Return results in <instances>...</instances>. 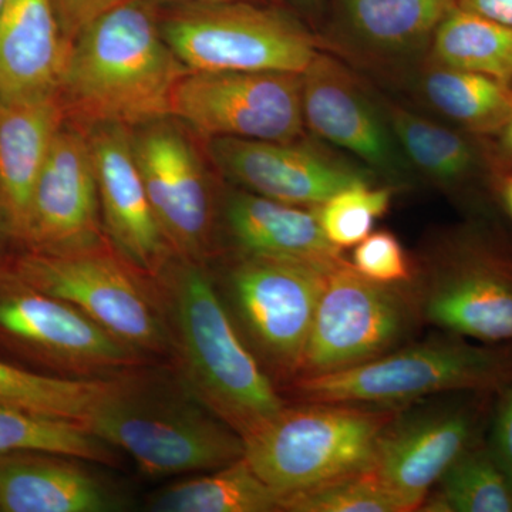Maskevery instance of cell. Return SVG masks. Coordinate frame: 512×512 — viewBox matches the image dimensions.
Here are the masks:
<instances>
[{
	"mask_svg": "<svg viewBox=\"0 0 512 512\" xmlns=\"http://www.w3.org/2000/svg\"><path fill=\"white\" fill-rule=\"evenodd\" d=\"M190 70L158 26L151 3L101 13L70 46L57 96L69 123L137 128L170 117L174 87Z\"/></svg>",
	"mask_w": 512,
	"mask_h": 512,
	"instance_id": "1",
	"label": "cell"
},
{
	"mask_svg": "<svg viewBox=\"0 0 512 512\" xmlns=\"http://www.w3.org/2000/svg\"><path fill=\"white\" fill-rule=\"evenodd\" d=\"M147 476L212 471L244 457V440L192 393L114 380L84 424Z\"/></svg>",
	"mask_w": 512,
	"mask_h": 512,
	"instance_id": "2",
	"label": "cell"
},
{
	"mask_svg": "<svg viewBox=\"0 0 512 512\" xmlns=\"http://www.w3.org/2000/svg\"><path fill=\"white\" fill-rule=\"evenodd\" d=\"M175 326L192 393L239 436L285 406L239 336L211 279L188 262L171 281Z\"/></svg>",
	"mask_w": 512,
	"mask_h": 512,
	"instance_id": "3",
	"label": "cell"
},
{
	"mask_svg": "<svg viewBox=\"0 0 512 512\" xmlns=\"http://www.w3.org/2000/svg\"><path fill=\"white\" fill-rule=\"evenodd\" d=\"M393 407L305 402L284 406L244 440V458L282 500L370 466ZM282 505V504H281Z\"/></svg>",
	"mask_w": 512,
	"mask_h": 512,
	"instance_id": "4",
	"label": "cell"
},
{
	"mask_svg": "<svg viewBox=\"0 0 512 512\" xmlns=\"http://www.w3.org/2000/svg\"><path fill=\"white\" fill-rule=\"evenodd\" d=\"M512 379V349L461 336L393 350L369 362L296 377L305 402L393 407L443 393L500 392Z\"/></svg>",
	"mask_w": 512,
	"mask_h": 512,
	"instance_id": "5",
	"label": "cell"
},
{
	"mask_svg": "<svg viewBox=\"0 0 512 512\" xmlns=\"http://www.w3.org/2000/svg\"><path fill=\"white\" fill-rule=\"evenodd\" d=\"M161 32L192 72L302 74L319 52V40L293 16L249 0L188 3Z\"/></svg>",
	"mask_w": 512,
	"mask_h": 512,
	"instance_id": "6",
	"label": "cell"
},
{
	"mask_svg": "<svg viewBox=\"0 0 512 512\" xmlns=\"http://www.w3.org/2000/svg\"><path fill=\"white\" fill-rule=\"evenodd\" d=\"M416 313L403 285L370 281L343 259L326 279L298 377L348 369L393 352L409 336Z\"/></svg>",
	"mask_w": 512,
	"mask_h": 512,
	"instance_id": "7",
	"label": "cell"
},
{
	"mask_svg": "<svg viewBox=\"0 0 512 512\" xmlns=\"http://www.w3.org/2000/svg\"><path fill=\"white\" fill-rule=\"evenodd\" d=\"M8 271L30 288L76 306L136 352L164 348L156 306L130 269L103 245L60 255L25 251L13 256Z\"/></svg>",
	"mask_w": 512,
	"mask_h": 512,
	"instance_id": "8",
	"label": "cell"
},
{
	"mask_svg": "<svg viewBox=\"0 0 512 512\" xmlns=\"http://www.w3.org/2000/svg\"><path fill=\"white\" fill-rule=\"evenodd\" d=\"M170 119L208 140H301L302 74L190 70L171 94Z\"/></svg>",
	"mask_w": 512,
	"mask_h": 512,
	"instance_id": "9",
	"label": "cell"
},
{
	"mask_svg": "<svg viewBox=\"0 0 512 512\" xmlns=\"http://www.w3.org/2000/svg\"><path fill=\"white\" fill-rule=\"evenodd\" d=\"M332 268L244 255L229 274V295L239 322L256 352L279 375H301L316 308Z\"/></svg>",
	"mask_w": 512,
	"mask_h": 512,
	"instance_id": "10",
	"label": "cell"
},
{
	"mask_svg": "<svg viewBox=\"0 0 512 512\" xmlns=\"http://www.w3.org/2000/svg\"><path fill=\"white\" fill-rule=\"evenodd\" d=\"M0 346L43 365L116 369L133 365L137 352L89 316L0 271Z\"/></svg>",
	"mask_w": 512,
	"mask_h": 512,
	"instance_id": "11",
	"label": "cell"
},
{
	"mask_svg": "<svg viewBox=\"0 0 512 512\" xmlns=\"http://www.w3.org/2000/svg\"><path fill=\"white\" fill-rule=\"evenodd\" d=\"M100 217L89 136L66 121L37 178L20 245L50 255L101 247Z\"/></svg>",
	"mask_w": 512,
	"mask_h": 512,
	"instance_id": "12",
	"label": "cell"
},
{
	"mask_svg": "<svg viewBox=\"0 0 512 512\" xmlns=\"http://www.w3.org/2000/svg\"><path fill=\"white\" fill-rule=\"evenodd\" d=\"M168 119L133 130L134 153L168 244L184 258L200 259L211 244L210 183L197 148Z\"/></svg>",
	"mask_w": 512,
	"mask_h": 512,
	"instance_id": "13",
	"label": "cell"
},
{
	"mask_svg": "<svg viewBox=\"0 0 512 512\" xmlns=\"http://www.w3.org/2000/svg\"><path fill=\"white\" fill-rule=\"evenodd\" d=\"M477 439L478 412L468 403L397 412L380 434L367 470L403 512L420 510L447 468Z\"/></svg>",
	"mask_w": 512,
	"mask_h": 512,
	"instance_id": "14",
	"label": "cell"
},
{
	"mask_svg": "<svg viewBox=\"0 0 512 512\" xmlns=\"http://www.w3.org/2000/svg\"><path fill=\"white\" fill-rule=\"evenodd\" d=\"M421 312L461 338L512 343V258L483 239H467L436 276Z\"/></svg>",
	"mask_w": 512,
	"mask_h": 512,
	"instance_id": "15",
	"label": "cell"
},
{
	"mask_svg": "<svg viewBox=\"0 0 512 512\" xmlns=\"http://www.w3.org/2000/svg\"><path fill=\"white\" fill-rule=\"evenodd\" d=\"M210 154L249 191L298 207L316 208L345 188L372 183L366 170L301 140L211 138Z\"/></svg>",
	"mask_w": 512,
	"mask_h": 512,
	"instance_id": "16",
	"label": "cell"
},
{
	"mask_svg": "<svg viewBox=\"0 0 512 512\" xmlns=\"http://www.w3.org/2000/svg\"><path fill=\"white\" fill-rule=\"evenodd\" d=\"M305 127L370 168L400 175L403 156L376 94L335 57L318 52L302 73Z\"/></svg>",
	"mask_w": 512,
	"mask_h": 512,
	"instance_id": "17",
	"label": "cell"
},
{
	"mask_svg": "<svg viewBox=\"0 0 512 512\" xmlns=\"http://www.w3.org/2000/svg\"><path fill=\"white\" fill-rule=\"evenodd\" d=\"M103 227L120 255L140 271L160 274L173 248L156 217L138 168L133 128H89Z\"/></svg>",
	"mask_w": 512,
	"mask_h": 512,
	"instance_id": "18",
	"label": "cell"
},
{
	"mask_svg": "<svg viewBox=\"0 0 512 512\" xmlns=\"http://www.w3.org/2000/svg\"><path fill=\"white\" fill-rule=\"evenodd\" d=\"M70 46L55 0H8L0 16V100L55 96Z\"/></svg>",
	"mask_w": 512,
	"mask_h": 512,
	"instance_id": "19",
	"label": "cell"
},
{
	"mask_svg": "<svg viewBox=\"0 0 512 512\" xmlns=\"http://www.w3.org/2000/svg\"><path fill=\"white\" fill-rule=\"evenodd\" d=\"M377 101L403 156L421 173L444 187L488 181L497 188L508 167L491 138L444 126L384 97Z\"/></svg>",
	"mask_w": 512,
	"mask_h": 512,
	"instance_id": "20",
	"label": "cell"
},
{
	"mask_svg": "<svg viewBox=\"0 0 512 512\" xmlns=\"http://www.w3.org/2000/svg\"><path fill=\"white\" fill-rule=\"evenodd\" d=\"M116 501L76 458L40 451L0 456V511L101 512Z\"/></svg>",
	"mask_w": 512,
	"mask_h": 512,
	"instance_id": "21",
	"label": "cell"
},
{
	"mask_svg": "<svg viewBox=\"0 0 512 512\" xmlns=\"http://www.w3.org/2000/svg\"><path fill=\"white\" fill-rule=\"evenodd\" d=\"M227 224L244 255L322 266L342 262V249L326 238L316 208L298 207L254 192L229 198Z\"/></svg>",
	"mask_w": 512,
	"mask_h": 512,
	"instance_id": "22",
	"label": "cell"
},
{
	"mask_svg": "<svg viewBox=\"0 0 512 512\" xmlns=\"http://www.w3.org/2000/svg\"><path fill=\"white\" fill-rule=\"evenodd\" d=\"M59 96L0 107V204L20 245L33 190L66 123Z\"/></svg>",
	"mask_w": 512,
	"mask_h": 512,
	"instance_id": "23",
	"label": "cell"
},
{
	"mask_svg": "<svg viewBox=\"0 0 512 512\" xmlns=\"http://www.w3.org/2000/svg\"><path fill=\"white\" fill-rule=\"evenodd\" d=\"M458 0H339L346 30L376 56L410 57L430 49Z\"/></svg>",
	"mask_w": 512,
	"mask_h": 512,
	"instance_id": "24",
	"label": "cell"
},
{
	"mask_svg": "<svg viewBox=\"0 0 512 512\" xmlns=\"http://www.w3.org/2000/svg\"><path fill=\"white\" fill-rule=\"evenodd\" d=\"M420 89L440 116L467 133L497 137L512 120V84L493 77L429 60L421 74Z\"/></svg>",
	"mask_w": 512,
	"mask_h": 512,
	"instance_id": "25",
	"label": "cell"
},
{
	"mask_svg": "<svg viewBox=\"0 0 512 512\" xmlns=\"http://www.w3.org/2000/svg\"><path fill=\"white\" fill-rule=\"evenodd\" d=\"M157 512H274L281 497L252 470L244 457L211 474L181 481L151 498Z\"/></svg>",
	"mask_w": 512,
	"mask_h": 512,
	"instance_id": "26",
	"label": "cell"
},
{
	"mask_svg": "<svg viewBox=\"0 0 512 512\" xmlns=\"http://www.w3.org/2000/svg\"><path fill=\"white\" fill-rule=\"evenodd\" d=\"M429 60L512 84V29L456 6L434 33Z\"/></svg>",
	"mask_w": 512,
	"mask_h": 512,
	"instance_id": "27",
	"label": "cell"
},
{
	"mask_svg": "<svg viewBox=\"0 0 512 512\" xmlns=\"http://www.w3.org/2000/svg\"><path fill=\"white\" fill-rule=\"evenodd\" d=\"M114 380L42 375L0 359V409L86 424Z\"/></svg>",
	"mask_w": 512,
	"mask_h": 512,
	"instance_id": "28",
	"label": "cell"
},
{
	"mask_svg": "<svg viewBox=\"0 0 512 512\" xmlns=\"http://www.w3.org/2000/svg\"><path fill=\"white\" fill-rule=\"evenodd\" d=\"M420 510L512 512V487L485 441L477 439L453 461Z\"/></svg>",
	"mask_w": 512,
	"mask_h": 512,
	"instance_id": "29",
	"label": "cell"
},
{
	"mask_svg": "<svg viewBox=\"0 0 512 512\" xmlns=\"http://www.w3.org/2000/svg\"><path fill=\"white\" fill-rule=\"evenodd\" d=\"M113 447L76 421L0 409V456L40 451L76 460L113 464Z\"/></svg>",
	"mask_w": 512,
	"mask_h": 512,
	"instance_id": "30",
	"label": "cell"
},
{
	"mask_svg": "<svg viewBox=\"0 0 512 512\" xmlns=\"http://www.w3.org/2000/svg\"><path fill=\"white\" fill-rule=\"evenodd\" d=\"M392 198L390 187L356 184L330 197L316 207V212L326 238L335 247H356L372 234L373 225L389 210Z\"/></svg>",
	"mask_w": 512,
	"mask_h": 512,
	"instance_id": "31",
	"label": "cell"
},
{
	"mask_svg": "<svg viewBox=\"0 0 512 512\" xmlns=\"http://www.w3.org/2000/svg\"><path fill=\"white\" fill-rule=\"evenodd\" d=\"M292 512H403L393 495L369 470L338 478L282 500Z\"/></svg>",
	"mask_w": 512,
	"mask_h": 512,
	"instance_id": "32",
	"label": "cell"
},
{
	"mask_svg": "<svg viewBox=\"0 0 512 512\" xmlns=\"http://www.w3.org/2000/svg\"><path fill=\"white\" fill-rule=\"evenodd\" d=\"M352 265L360 275L379 284L403 285L412 279L409 258L392 232L367 235L356 245Z\"/></svg>",
	"mask_w": 512,
	"mask_h": 512,
	"instance_id": "33",
	"label": "cell"
},
{
	"mask_svg": "<svg viewBox=\"0 0 512 512\" xmlns=\"http://www.w3.org/2000/svg\"><path fill=\"white\" fill-rule=\"evenodd\" d=\"M487 446L512 487V379L500 390Z\"/></svg>",
	"mask_w": 512,
	"mask_h": 512,
	"instance_id": "34",
	"label": "cell"
},
{
	"mask_svg": "<svg viewBox=\"0 0 512 512\" xmlns=\"http://www.w3.org/2000/svg\"><path fill=\"white\" fill-rule=\"evenodd\" d=\"M126 0H55L64 36L73 43L92 20Z\"/></svg>",
	"mask_w": 512,
	"mask_h": 512,
	"instance_id": "35",
	"label": "cell"
},
{
	"mask_svg": "<svg viewBox=\"0 0 512 512\" xmlns=\"http://www.w3.org/2000/svg\"><path fill=\"white\" fill-rule=\"evenodd\" d=\"M457 6L512 29V0H458Z\"/></svg>",
	"mask_w": 512,
	"mask_h": 512,
	"instance_id": "36",
	"label": "cell"
},
{
	"mask_svg": "<svg viewBox=\"0 0 512 512\" xmlns=\"http://www.w3.org/2000/svg\"><path fill=\"white\" fill-rule=\"evenodd\" d=\"M15 245H19L18 241H16L15 234H13L8 214L0 204V271L5 269L12 261L13 256L10 251Z\"/></svg>",
	"mask_w": 512,
	"mask_h": 512,
	"instance_id": "37",
	"label": "cell"
},
{
	"mask_svg": "<svg viewBox=\"0 0 512 512\" xmlns=\"http://www.w3.org/2000/svg\"><path fill=\"white\" fill-rule=\"evenodd\" d=\"M497 138L498 151H500L505 165H507L508 170H510V168H512V120L505 126L504 130L498 134Z\"/></svg>",
	"mask_w": 512,
	"mask_h": 512,
	"instance_id": "38",
	"label": "cell"
},
{
	"mask_svg": "<svg viewBox=\"0 0 512 512\" xmlns=\"http://www.w3.org/2000/svg\"><path fill=\"white\" fill-rule=\"evenodd\" d=\"M497 190L500 192L505 210L510 214L512 220V168L501 175L500 180H498Z\"/></svg>",
	"mask_w": 512,
	"mask_h": 512,
	"instance_id": "39",
	"label": "cell"
},
{
	"mask_svg": "<svg viewBox=\"0 0 512 512\" xmlns=\"http://www.w3.org/2000/svg\"><path fill=\"white\" fill-rule=\"evenodd\" d=\"M148 3L158 2H184V3H210V2H227V0H146Z\"/></svg>",
	"mask_w": 512,
	"mask_h": 512,
	"instance_id": "40",
	"label": "cell"
},
{
	"mask_svg": "<svg viewBox=\"0 0 512 512\" xmlns=\"http://www.w3.org/2000/svg\"><path fill=\"white\" fill-rule=\"evenodd\" d=\"M6 2H8V0H0V16H2L3 9H5L6 6Z\"/></svg>",
	"mask_w": 512,
	"mask_h": 512,
	"instance_id": "41",
	"label": "cell"
},
{
	"mask_svg": "<svg viewBox=\"0 0 512 512\" xmlns=\"http://www.w3.org/2000/svg\"><path fill=\"white\" fill-rule=\"evenodd\" d=\"M0 107H2V100H0Z\"/></svg>",
	"mask_w": 512,
	"mask_h": 512,
	"instance_id": "42",
	"label": "cell"
}]
</instances>
